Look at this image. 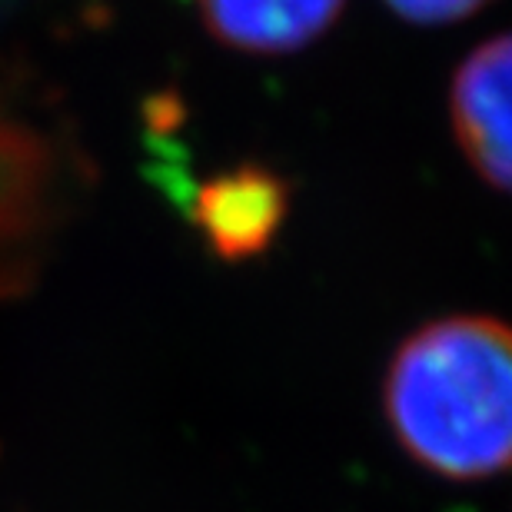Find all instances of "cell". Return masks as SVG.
I'll return each mask as SVG.
<instances>
[{
    "label": "cell",
    "mask_w": 512,
    "mask_h": 512,
    "mask_svg": "<svg viewBox=\"0 0 512 512\" xmlns=\"http://www.w3.org/2000/svg\"><path fill=\"white\" fill-rule=\"evenodd\" d=\"M386 419L399 446L429 473L476 483L512 453V343L489 316L423 326L386 373Z\"/></svg>",
    "instance_id": "1"
},
{
    "label": "cell",
    "mask_w": 512,
    "mask_h": 512,
    "mask_svg": "<svg viewBox=\"0 0 512 512\" xmlns=\"http://www.w3.org/2000/svg\"><path fill=\"white\" fill-rule=\"evenodd\" d=\"M509 37L476 47L453 80V127L466 160L493 190H509Z\"/></svg>",
    "instance_id": "2"
},
{
    "label": "cell",
    "mask_w": 512,
    "mask_h": 512,
    "mask_svg": "<svg viewBox=\"0 0 512 512\" xmlns=\"http://www.w3.org/2000/svg\"><path fill=\"white\" fill-rule=\"evenodd\" d=\"M286 213V187L260 167H240L210 180L197 193L193 220L207 233L213 250L230 260L263 250Z\"/></svg>",
    "instance_id": "3"
},
{
    "label": "cell",
    "mask_w": 512,
    "mask_h": 512,
    "mask_svg": "<svg viewBox=\"0 0 512 512\" xmlns=\"http://www.w3.org/2000/svg\"><path fill=\"white\" fill-rule=\"evenodd\" d=\"M346 0H200L203 20L233 50L293 54L333 24Z\"/></svg>",
    "instance_id": "4"
},
{
    "label": "cell",
    "mask_w": 512,
    "mask_h": 512,
    "mask_svg": "<svg viewBox=\"0 0 512 512\" xmlns=\"http://www.w3.org/2000/svg\"><path fill=\"white\" fill-rule=\"evenodd\" d=\"M386 4L413 24H449V20L469 17L486 0H386Z\"/></svg>",
    "instance_id": "5"
}]
</instances>
